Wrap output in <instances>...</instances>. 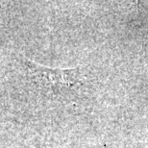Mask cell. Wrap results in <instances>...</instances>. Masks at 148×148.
<instances>
[{
  "mask_svg": "<svg viewBox=\"0 0 148 148\" xmlns=\"http://www.w3.org/2000/svg\"><path fill=\"white\" fill-rule=\"evenodd\" d=\"M24 66L32 82L41 91L55 96L70 93L78 88L83 82L79 67L52 69L24 59Z\"/></svg>",
  "mask_w": 148,
  "mask_h": 148,
  "instance_id": "cell-1",
  "label": "cell"
}]
</instances>
